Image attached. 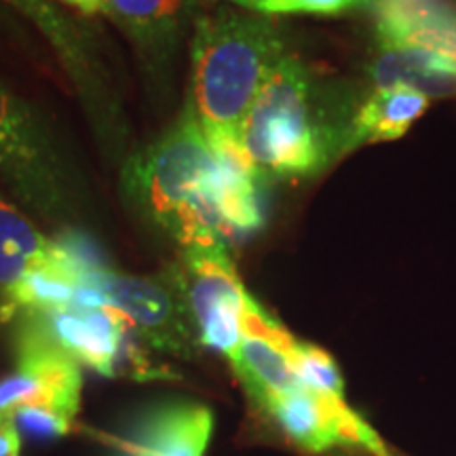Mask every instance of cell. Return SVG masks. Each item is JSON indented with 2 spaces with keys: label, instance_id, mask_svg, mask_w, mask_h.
<instances>
[{
  "label": "cell",
  "instance_id": "cell-11",
  "mask_svg": "<svg viewBox=\"0 0 456 456\" xmlns=\"http://www.w3.org/2000/svg\"><path fill=\"white\" fill-rule=\"evenodd\" d=\"M212 431V410L199 403H175L148 419L127 456H203Z\"/></svg>",
  "mask_w": 456,
  "mask_h": 456
},
{
  "label": "cell",
  "instance_id": "cell-4",
  "mask_svg": "<svg viewBox=\"0 0 456 456\" xmlns=\"http://www.w3.org/2000/svg\"><path fill=\"white\" fill-rule=\"evenodd\" d=\"M184 296L197 338L203 346L231 357L241 340L248 289L218 232L182 243V269L174 277Z\"/></svg>",
  "mask_w": 456,
  "mask_h": 456
},
{
  "label": "cell",
  "instance_id": "cell-14",
  "mask_svg": "<svg viewBox=\"0 0 456 456\" xmlns=\"http://www.w3.org/2000/svg\"><path fill=\"white\" fill-rule=\"evenodd\" d=\"M78 285L81 279L66 262L38 266L4 288L3 317H11L15 313L26 315V313L70 309L77 300Z\"/></svg>",
  "mask_w": 456,
  "mask_h": 456
},
{
  "label": "cell",
  "instance_id": "cell-19",
  "mask_svg": "<svg viewBox=\"0 0 456 456\" xmlns=\"http://www.w3.org/2000/svg\"><path fill=\"white\" fill-rule=\"evenodd\" d=\"M20 429L13 420L0 419V456H20Z\"/></svg>",
  "mask_w": 456,
  "mask_h": 456
},
{
  "label": "cell",
  "instance_id": "cell-6",
  "mask_svg": "<svg viewBox=\"0 0 456 456\" xmlns=\"http://www.w3.org/2000/svg\"><path fill=\"white\" fill-rule=\"evenodd\" d=\"M104 294L106 305L123 313L129 328L159 351L188 355L195 345V323L178 283L100 271L85 279Z\"/></svg>",
  "mask_w": 456,
  "mask_h": 456
},
{
  "label": "cell",
  "instance_id": "cell-1",
  "mask_svg": "<svg viewBox=\"0 0 456 456\" xmlns=\"http://www.w3.org/2000/svg\"><path fill=\"white\" fill-rule=\"evenodd\" d=\"M285 53L266 17L222 11L197 21L192 41V104L208 144H241L256 95Z\"/></svg>",
  "mask_w": 456,
  "mask_h": 456
},
{
  "label": "cell",
  "instance_id": "cell-7",
  "mask_svg": "<svg viewBox=\"0 0 456 456\" xmlns=\"http://www.w3.org/2000/svg\"><path fill=\"white\" fill-rule=\"evenodd\" d=\"M0 174L30 208L61 216L64 178L53 148L26 104L0 83Z\"/></svg>",
  "mask_w": 456,
  "mask_h": 456
},
{
  "label": "cell",
  "instance_id": "cell-9",
  "mask_svg": "<svg viewBox=\"0 0 456 456\" xmlns=\"http://www.w3.org/2000/svg\"><path fill=\"white\" fill-rule=\"evenodd\" d=\"M78 363L112 376L129 323L112 306L26 313Z\"/></svg>",
  "mask_w": 456,
  "mask_h": 456
},
{
  "label": "cell",
  "instance_id": "cell-8",
  "mask_svg": "<svg viewBox=\"0 0 456 456\" xmlns=\"http://www.w3.org/2000/svg\"><path fill=\"white\" fill-rule=\"evenodd\" d=\"M296 340L275 317L248 296L241 317V340L231 366L245 391L262 410L288 393L302 389L294 370Z\"/></svg>",
  "mask_w": 456,
  "mask_h": 456
},
{
  "label": "cell",
  "instance_id": "cell-12",
  "mask_svg": "<svg viewBox=\"0 0 456 456\" xmlns=\"http://www.w3.org/2000/svg\"><path fill=\"white\" fill-rule=\"evenodd\" d=\"M427 106L429 98L414 89H376L374 95H370L366 104L353 117L351 127L346 131L345 151L402 138L410 125L423 117Z\"/></svg>",
  "mask_w": 456,
  "mask_h": 456
},
{
  "label": "cell",
  "instance_id": "cell-18",
  "mask_svg": "<svg viewBox=\"0 0 456 456\" xmlns=\"http://www.w3.org/2000/svg\"><path fill=\"white\" fill-rule=\"evenodd\" d=\"M370 0H266L258 9L265 15H288V13H309V15H342L349 11L366 7Z\"/></svg>",
  "mask_w": 456,
  "mask_h": 456
},
{
  "label": "cell",
  "instance_id": "cell-3",
  "mask_svg": "<svg viewBox=\"0 0 456 456\" xmlns=\"http://www.w3.org/2000/svg\"><path fill=\"white\" fill-rule=\"evenodd\" d=\"M241 146L260 175L305 178L332 155V135L315 106L306 68L285 55L256 95L241 127Z\"/></svg>",
  "mask_w": 456,
  "mask_h": 456
},
{
  "label": "cell",
  "instance_id": "cell-20",
  "mask_svg": "<svg viewBox=\"0 0 456 456\" xmlns=\"http://www.w3.org/2000/svg\"><path fill=\"white\" fill-rule=\"evenodd\" d=\"M64 3L81 9L83 13H87V15L95 13V11H102V0H64Z\"/></svg>",
  "mask_w": 456,
  "mask_h": 456
},
{
  "label": "cell",
  "instance_id": "cell-15",
  "mask_svg": "<svg viewBox=\"0 0 456 456\" xmlns=\"http://www.w3.org/2000/svg\"><path fill=\"white\" fill-rule=\"evenodd\" d=\"M186 0H102V11L134 41L165 47L178 32Z\"/></svg>",
  "mask_w": 456,
  "mask_h": 456
},
{
  "label": "cell",
  "instance_id": "cell-2",
  "mask_svg": "<svg viewBox=\"0 0 456 456\" xmlns=\"http://www.w3.org/2000/svg\"><path fill=\"white\" fill-rule=\"evenodd\" d=\"M216 171L212 148L188 110L157 144L129 163L125 180L131 197L182 245L208 232L222 237L214 208Z\"/></svg>",
  "mask_w": 456,
  "mask_h": 456
},
{
  "label": "cell",
  "instance_id": "cell-5",
  "mask_svg": "<svg viewBox=\"0 0 456 456\" xmlns=\"http://www.w3.org/2000/svg\"><path fill=\"white\" fill-rule=\"evenodd\" d=\"M15 372L0 380V419L20 410L53 416L68 431L81 410V363L24 315L15 340Z\"/></svg>",
  "mask_w": 456,
  "mask_h": 456
},
{
  "label": "cell",
  "instance_id": "cell-16",
  "mask_svg": "<svg viewBox=\"0 0 456 456\" xmlns=\"http://www.w3.org/2000/svg\"><path fill=\"white\" fill-rule=\"evenodd\" d=\"M15 9L30 17V20L41 28V32L49 38L57 53L64 60L66 70L77 77V81H85L87 72V57H85L83 45L78 41L77 32L72 26L51 7L47 0H9Z\"/></svg>",
  "mask_w": 456,
  "mask_h": 456
},
{
  "label": "cell",
  "instance_id": "cell-10",
  "mask_svg": "<svg viewBox=\"0 0 456 456\" xmlns=\"http://www.w3.org/2000/svg\"><path fill=\"white\" fill-rule=\"evenodd\" d=\"M372 81L376 89L406 87L427 98H448L456 94V55L420 45L380 43Z\"/></svg>",
  "mask_w": 456,
  "mask_h": 456
},
{
  "label": "cell",
  "instance_id": "cell-21",
  "mask_svg": "<svg viewBox=\"0 0 456 456\" xmlns=\"http://www.w3.org/2000/svg\"><path fill=\"white\" fill-rule=\"evenodd\" d=\"M232 3H237V4H241V7H245V9H252V11H258L262 4L266 3V0H232Z\"/></svg>",
  "mask_w": 456,
  "mask_h": 456
},
{
  "label": "cell",
  "instance_id": "cell-13",
  "mask_svg": "<svg viewBox=\"0 0 456 456\" xmlns=\"http://www.w3.org/2000/svg\"><path fill=\"white\" fill-rule=\"evenodd\" d=\"M60 262L70 266L53 239L38 232V228L15 205L0 195V285L3 289L38 266L60 265Z\"/></svg>",
  "mask_w": 456,
  "mask_h": 456
},
{
  "label": "cell",
  "instance_id": "cell-17",
  "mask_svg": "<svg viewBox=\"0 0 456 456\" xmlns=\"http://www.w3.org/2000/svg\"><path fill=\"white\" fill-rule=\"evenodd\" d=\"M294 370L302 389L322 397H345V380L338 366L326 351L309 342H296Z\"/></svg>",
  "mask_w": 456,
  "mask_h": 456
}]
</instances>
